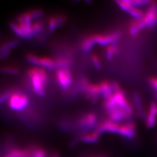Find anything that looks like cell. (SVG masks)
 <instances>
[{
  "mask_svg": "<svg viewBox=\"0 0 157 157\" xmlns=\"http://www.w3.org/2000/svg\"><path fill=\"white\" fill-rule=\"evenodd\" d=\"M83 93L87 99H93L94 100H97L101 95L99 84L91 83L89 82L86 86Z\"/></svg>",
  "mask_w": 157,
  "mask_h": 157,
  "instance_id": "4fadbf2b",
  "label": "cell"
},
{
  "mask_svg": "<svg viewBox=\"0 0 157 157\" xmlns=\"http://www.w3.org/2000/svg\"><path fill=\"white\" fill-rule=\"evenodd\" d=\"M44 15V11L40 9L32 10L25 12L17 17L16 21L32 22L34 21L40 19Z\"/></svg>",
  "mask_w": 157,
  "mask_h": 157,
  "instance_id": "7c38bea8",
  "label": "cell"
},
{
  "mask_svg": "<svg viewBox=\"0 0 157 157\" xmlns=\"http://www.w3.org/2000/svg\"><path fill=\"white\" fill-rule=\"evenodd\" d=\"M49 157H60L59 154L58 153H53L52 154H51L50 156Z\"/></svg>",
  "mask_w": 157,
  "mask_h": 157,
  "instance_id": "f546056e",
  "label": "cell"
},
{
  "mask_svg": "<svg viewBox=\"0 0 157 157\" xmlns=\"http://www.w3.org/2000/svg\"><path fill=\"white\" fill-rule=\"evenodd\" d=\"M115 2L122 10L128 13L129 15L135 18V19H141L144 16L143 12L137 8H135L130 6L128 0L116 1Z\"/></svg>",
  "mask_w": 157,
  "mask_h": 157,
  "instance_id": "8fae6325",
  "label": "cell"
},
{
  "mask_svg": "<svg viewBox=\"0 0 157 157\" xmlns=\"http://www.w3.org/2000/svg\"><path fill=\"white\" fill-rule=\"evenodd\" d=\"M45 28V22L39 19L36 21H34L32 22V29L33 33V37L40 36L41 34L43 33Z\"/></svg>",
  "mask_w": 157,
  "mask_h": 157,
  "instance_id": "e0dca14e",
  "label": "cell"
},
{
  "mask_svg": "<svg viewBox=\"0 0 157 157\" xmlns=\"http://www.w3.org/2000/svg\"><path fill=\"white\" fill-rule=\"evenodd\" d=\"M13 91V90H6L0 93V104L6 101L9 98Z\"/></svg>",
  "mask_w": 157,
  "mask_h": 157,
  "instance_id": "83f0119b",
  "label": "cell"
},
{
  "mask_svg": "<svg viewBox=\"0 0 157 157\" xmlns=\"http://www.w3.org/2000/svg\"><path fill=\"white\" fill-rule=\"evenodd\" d=\"M119 52L117 46L115 44L108 45L106 48V58L107 59L110 61L112 59L115 54H117Z\"/></svg>",
  "mask_w": 157,
  "mask_h": 157,
  "instance_id": "7402d4cb",
  "label": "cell"
},
{
  "mask_svg": "<svg viewBox=\"0 0 157 157\" xmlns=\"http://www.w3.org/2000/svg\"><path fill=\"white\" fill-rule=\"evenodd\" d=\"M95 45L91 36H88L82 40L80 44V49L84 52H89L93 48Z\"/></svg>",
  "mask_w": 157,
  "mask_h": 157,
  "instance_id": "d6986e66",
  "label": "cell"
},
{
  "mask_svg": "<svg viewBox=\"0 0 157 157\" xmlns=\"http://www.w3.org/2000/svg\"><path fill=\"white\" fill-rule=\"evenodd\" d=\"M128 2L130 6L137 8L140 6H146L147 4L150 5L152 2V1H147V0H128Z\"/></svg>",
  "mask_w": 157,
  "mask_h": 157,
  "instance_id": "d4e9b609",
  "label": "cell"
},
{
  "mask_svg": "<svg viewBox=\"0 0 157 157\" xmlns=\"http://www.w3.org/2000/svg\"><path fill=\"white\" fill-rule=\"evenodd\" d=\"M141 20L145 28L148 27L151 29L155 28L157 25V2L152 1Z\"/></svg>",
  "mask_w": 157,
  "mask_h": 157,
  "instance_id": "8992f818",
  "label": "cell"
},
{
  "mask_svg": "<svg viewBox=\"0 0 157 157\" xmlns=\"http://www.w3.org/2000/svg\"><path fill=\"white\" fill-rule=\"evenodd\" d=\"M100 136V135L96 130H94L83 135L82 140L86 143H95L99 140Z\"/></svg>",
  "mask_w": 157,
  "mask_h": 157,
  "instance_id": "ffe728a7",
  "label": "cell"
},
{
  "mask_svg": "<svg viewBox=\"0 0 157 157\" xmlns=\"http://www.w3.org/2000/svg\"><path fill=\"white\" fill-rule=\"evenodd\" d=\"M97 116L93 112H86L82 114L76 121V126L83 131L84 135L97 126Z\"/></svg>",
  "mask_w": 157,
  "mask_h": 157,
  "instance_id": "277c9868",
  "label": "cell"
},
{
  "mask_svg": "<svg viewBox=\"0 0 157 157\" xmlns=\"http://www.w3.org/2000/svg\"><path fill=\"white\" fill-rule=\"evenodd\" d=\"M55 78L56 83L62 90H69L73 84V75L70 68L56 69Z\"/></svg>",
  "mask_w": 157,
  "mask_h": 157,
  "instance_id": "5b68a950",
  "label": "cell"
},
{
  "mask_svg": "<svg viewBox=\"0 0 157 157\" xmlns=\"http://www.w3.org/2000/svg\"><path fill=\"white\" fill-rule=\"evenodd\" d=\"M39 67L50 70L56 69V63L54 58L49 56H40Z\"/></svg>",
  "mask_w": 157,
  "mask_h": 157,
  "instance_id": "ac0fdd59",
  "label": "cell"
},
{
  "mask_svg": "<svg viewBox=\"0 0 157 157\" xmlns=\"http://www.w3.org/2000/svg\"><path fill=\"white\" fill-rule=\"evenodd\" d=\"M148 82L151 85L152 87L157 91V78L152 77L149 78Z\"/></svg>",
  "mask_w": 157,
  "mask_h": 157,
  "instance_id": "f1b7e54d",
  "label": "cell"
},
{
  "mask_svg": "<svg viewBox=\"0 0 157 157\" xmlns=\"http://www.w3.org/2000/svg\"><path fill=\"white\" fill-rule=\"evenodd\" d=\"M112 97L115 103L118 106L124 109L130 116L133 113V109L127 101L123 90L113 93Z\"/></svg>",
  "mask_w": 157,
  "mask_h": 157,
  "instance_id": "30bf717a",
  "label": "cell"
},
{
  "mask_svg": "<svg viewBox=\"0 0 157 157\" xmlns=\"http://www.w3.org/2000/svg\"><path fill=\"white\" fill-rule=\"evenodd\" d=\"M67 21V17L62 14H57L51 16L47 21L48 33H52L56 29L62 28Z\"/></svg>",
  "mask_w": 157,
  "mask_h": 157,
  "instance_id": "9c48e42d",
  "label": "cell"
},
{
  "mask_svg": "<svg viewBox=\"0 0 157 157\" xmlns=\"http://www.w3.org/2000/svg\"><path fill=\"white\" fill-rule=\"evenodd\" d=\"M32 22L12 21L10 23V27L19 38L24 40L30 39L33 38Z\"/></svg>",
  "mask_w": 157,
  "mask_h": 157,
  "instance_id": "3957f363",
  "label": "cell"
},
{
  "mask_svg": "<svg viewBox=\"0 0 157 157\" xmlns=\"http://www.w3.org/2000/svg\"><path fill=\"white\" fill-rule=\"evenodd\" d=\"M115 133L129 139H133L136 136V124L132 121L119 124Z\"/></svg>",
  "mask_w": 157,
  "mask_h": 157,
  "instance_id": "ba28073f",
  "label": "cell"
},
{
  "mask_svg": "<svg viewBox=\"0 0 157 157\" xmlns=\"http://www.w3.org/2000/svg\"></svg>",
  "mask_w": 157,
  "mask_h": 157,
  "instance_id": "4dcf8cb0",
  "label": "cell"
},
{
  "mask_svg": "<svg viewBox=\"0 0 157 157\" xmlns=\"http://www.w3.org/2000/svg\"><path fill=\"white\" fill-rule=\"evenodd\" d=\"M134 100L135 101V104L136 108L137 109L138 112L140 113V115H143V107H142V104L141 101L140 97L139 96V94L137 93H134Z\"/></svg>",
  "mask_w": 157,
  "mask_h": 157,
  "instance_id": "484cf974",
  "label": "cell"
},
{
  "mask_svg": "<svg viewBox=\"0 0 157 157\" xmlns=\"http://www.w3.org/2000/svg\"><path fill=\"white\" fill-rule=\"evenodd\" d=\"M95 44L104 46L115 44L121 36L119 32L111 34H94L90 35Z\"/></svg>",
  "mask_w": 157,
  "mask_h": 157,
  "instance_id": "52a82bcc",
  "label": "cell"
},
{
  "mask_svg": "<svg viewBox=\"0 0 157 157\" xmlns=\"http://www.w3.org/2000/svg\"><path fill=\"white\" fill-rule=\"evenodd\" d=\"M40 56L33 53H28L26 56V59L31 65L36 67H39Z\"/></svg>",
  "mask_w": 157,
  "mask_h": 157,
  "instance_id": "cb8c5ba5",
  "label": "cell"
},
{
  "mask_svg": "<svg viewBox=\"0 0 157 157\" xmlns=\"http://www.w3.org/2000/svg\"><path fill=\"white\" fill-rule=\"evenodd\" d=\"M157 104L155 102H152L150 107V112L146 119V127L151 129L157 124Z\"/></svg>",
  "mask_w": 157,
  "mask_h": 157,
  "instance_id": "5bb4252c",
  "label": "cell"
},
{
  "mask_svg": "<svg viewBox=\"0 0 157 157\" xmlns=\"http://www.w3.org/2000/svg\"><path fill=\"white\" fill-rule=\"evenodd\" d=\"M98 84L100 88L101 95L105 100L109 98L113 94L112 84L109 82L104 80Z\"/></svg>",
  "mask_w": 157,
  "mask_h": 157,
  "instance_id": "2e32d148",
  "label": "cell"
},
{
  "mask_svg": "<svg viewBox=\"0 0 157 157\" xmlns=\"http://www.w3.org/2000/svg\"><path fill=\"white\" fill-rule=\"evenodd\" d=\"M27 77L34 94L39 97L45 95L48 82V76L45 69L36 67H31L27 71Z\"/></svg>",
  "mask_w": 157,
  "mask_h": 157,
  "instance_id": "6da1fadb",
  "label": "cell"
},
{
  "mask_svg": "<svg viewBox=\"0 0 157 157\" xmlns=\"http://www.w3.org/2000/svg\"><path fill=\"white\" fill-rule=\"evenodd\" d=\"M6 102L8 107L11 110L20 112L28 107L30 102V98L28 95L21 91L13 90Z\"/></svg>",
  "mask_w": 157,
  "mask_h": 157,
  "instance_id": "7a4b0ae2",
  "label": "cell"
},
{
  "mask_svg": "<svg viewBox=\"0 0 157 157\" xmlns=\"http://www.w3.org/2000/svg\"><path fill=\"white\" fill-rule=\"evenodd\" d=\"M56 69L70 68L73 64V59L69 56H57L54 58Z\"/></svg>",
  "mask_w": 157,
  "mask_h": 157,
  "instance_id": "9a60e30c",
  "label": "cell"
},
{
  "mask_svg": "<svg viewBox=\"0 0 157 157\" xmlns=\"http://www.w3.org/2000/svg\"><path fill=\"white\" fill-rule=\"evenodd\" d=\"M19 44L17 40H10L5 41L0 44V52L11 51L12 50L15 48Z\"/></svg>",
  "mask_w": 157,
  "mask_h": 157,
  "instance_id": "44dd1931",
  "label": "cell"
},
{
  "mask_svg": "<svg viewBox=\"0 0 157 157\" xmlns=\"http://www.w3.org/2000/svg\"><path fill=\"white\" fill-rule=\"evenodd\" d=\"M0 72L4 74L17 75L19 73L20 71L17 67L8 65V66H4L0 67Z\"/></svg>",
  "mask_w": 157,
  "mask_h": 157,
  "instance_id": "603a6c76",
  "label": "cell"
},
{
  "mask_svg": "<svg viewBox=\"0 0 157 157\" xmlns=\"http://www.w3.org/2000/svg\"><path fill=\"white\" fill-rule=\"evenodd\" d=\"M91 59L93 64L94 66L95 69L98 71L101 70V68H102L101 62H100V59H99L98 56L96 54H93L91 56Z\"/></svg>",
  "mask_w": 157,
  "mask_h": 157,
  "instance_id": "4316f807",
  "label": "cell"
}]
</instances>
